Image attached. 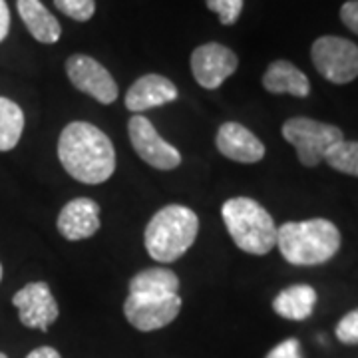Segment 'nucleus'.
I'll use <instances>...</instances> for the list:
<instances>
[{
	"instance_id": "f257e3e1",
	"label": "nucleus",
	"mask_w": 358,
	"mask_h": 358,
	"mask_svg": "<svg viewBox=\"0 0 358 358\" xmlns=\"http://www.w3.org/2000/svg\"><path fill=\"white\" fill-rule=\"evenodd\" d=\"M58 159L70 178L86 185H100L115 171L114 143L88 122H72L62 129Z\"/></svg>"
},
{
	"instance_id": "f03ea898",
	"label": "nucleus",
	"mask_w": 358,
	"mask_h": 358,
	"mask_svg": "<svg viewBox=\"0 0 358 358\" xmlns=\"http://www.w3.org/2000/svg\"><path fill=\"white\" fill-rule=\"evenodd\" d=\"M341 243V231L329 219L287 221L277 227V247L285 261L296 267H315L331 261Z\"/></svg>"
},
{
	"instance_id": "7ed1b4c3",
	"label": "nucleus",
	"mask_w": 358,
	"mask_h": 358,
	"mask_svg": "<svg viewBox=\"0 0 358 358\" xmlns=\"http://www.w3.org/2000/svg\"><path fill=\"white\" fill-rule=\"evenodd\" d=\"M199 217L185 205L162 207L143 231L145 251L159 263H173L183 257L197 239Z\"/></svg>"
},
{
	"instance_id": "20e7f679",
	"label": "nucleus",
	"mask_w": 358,
	"mask_h": 358,
	"mask_svg": "<svg viewBox=\"0 0 358 358\" xmlns=\"http://www.w3.org/2000/svg\"><path fill=\"white\" fill-rule=\"evenodd\" d=\"M221 217L233 243L249 255H267L277 245V225L263 205L251 197H231Z\"/></svg>"
},
{
	"instance_id": "39448f33",
	"label": "nucleus",
	"mask_w": 358,
	"mask_h": 358,
	"mask_svg": "<svg viewBox=\"0 0 358 358\" xmlns=\"http://www.w3.org/2000/svg\"><path fill=\"white\" fill-rule=\"evenodd\" d=\"M282 138L289 141L305 167H317L336 143L345 140L343 129L310 117H291L282 124Z\"/></svg>"
},
{
	"instance_id": "423d86ee",
	"label": "nucleus",
	"mask_w": 358,
	"mask_h": 358,
	"mask_svg": "<svg viewBox=\"0 0 358 358\" xmlns=\"http://www.w3.org/2000/svg\"><path fill=\"white\" fill-rule=\"evenodd\" d=\"M320 76L333 84H350L358 78V46L341 36H320L310 48Z\"/></svg>"
},
{
	"instance_id": "0eeeda50",
	"label": "nucleus",
	"mask_w": 358,
	"mask_h": 358,
	"mask_svg": "<svg viewBox=\"0 0 358 358\" xmlns=\"http://www.w3.org/2000/svg\"><path fill=\"white\" fill-rule=\"evenodd\" d=\"M181 310V296L164 294V296H148V294H128L124 303L126 320L141 333L159 331L178 319Z\"/></svg>"
},
{
	"instance_id": "6e6552de",
	"label": "nucleus",
	"mask_w": 358,
	"mask_h": 358,
	"mask_svg": "<svg viewBox=\"0 0 358 358\" xmlns=\"http://www.w3.org/2000/svg\"><path fill=\"white\" fill-rule=\"evenodd\" d=\"M128 136L136 154L140 155L148 166L162 169V171H171L181 164V154L157 134L154 124L145 115L136 114L129 117Z\"/></svg>"
},
{
	"instance_id": "1a4fd4ad",
	"label": "nucleus",
	"mask_w": 358,
	"mask_h": 358,
	"mask_svg": "<svg viewBox=\"0 0 358 358\" xmlns=\"http://www.w3.org/2000/svg\"><path fill=\"white\" fill-rule=\"evenodd\" d=\"M13 305L18 310V319L24 327L42 333H46L60 315L50 287L42 281L28 282L18 293H14Z\"/></svg>"
},
{
	"instance_id": "9d476101",
	"label": "nucleus",
	"mask_w": 358,
	"mask_h": 358,
	"mask_svg": "<svg viewBox=\"0 0 358 358\" xmlns=\"http://www.w3.org/2000/svg\"><path fill=\"white\" fill-rule=\"evenodd\" d=\"M66 74L80 92L100 103H112L117 98V86L112 74L98 60L86 54H74L66 60Z\"/></svg>"
},
{
	"instance_id": "9b49d317",
	"label": "nucleus",
	"mask_w": 358,
	"mask_h": 358,
	"mask_svg": "<svg viewBox=\"0 0 358 358\" xmlns=\"http://www.w3.org/2000/svg\"><path fill=\"white\" fill-rule=\"evenodd\" d=\"M237 66V54L217 42L201 44L192 54V74L205 90H217L227 78L235 74Z\"/></svg>"
},
{
	"instance_id": "f8f14e48",
	"label": "nucleus",
	"mask_w": 358,
	"mask_h": 358,
	"mask_svg": "<svg viewBox=\"0 0 358 358\" xmlns=\"http://www.w3.org/2000/svg\"><path fill=\"white\" fill-rule=\"evenodd\" d=\"M215 143L219 154L237 164H257L265 157V143L237 122H225L217 129Z\"/></svg>"
},
{
	"instance_id": "ddd939ff",
	"label": "nucleus",
	"mask_w": 358,
	"mask_h": 358,
	"mask_svg": "<svg viewBox=\"0 0 358 358\" xmlns=\"http://www.w3.org/2000/svg\"><path fill=\"white\" fill-rule=\"evenodd\" d=\"M58 231L68 241H82L100 229V205L90 197H76L62 207Z\"/></svg>"
},
{
	"instance_id": "4468645a",
	"label": "nucleus",
	"mask_w": 358,
	"mask_h": 358,
	"mask_svg": "<svg viewBox=\"0 0 358 358\" xmlns=\"http://www.w3.org/2000/svg\"><path fill=\"white\" fill-rule=\"evenodd\" d=\"M173 100H178V88L169 78L159 74H145L129 86L126 94V108L136 115Z\"/></svg>"
},
{
	"instance_id": "2eb2a0df",
	"label": "nucleus",
	"mask_w": 358,
	"mask_h": 358,
	"mask_svg": "<svg viewBox=\"0 0 358 358\" xmlns=\"http://www.w3.org/2000/svg\"><path fill=\"white\" fill-rule=\"evenodd\" d=\"M263 88L271 94H291L294 98H307L310 94V82L299 68L287 60L271 62L263 74Z\"/></svg>"
},
{
	"instance_id": "dca6fc26",
	"label": "nucleus",
	"mask_w": 358,
	"mask_h": 358,
	"mask_svg": "<svg viewBox=\"0 0 358 358\" xmlns=\"http://www.w3.org/2000/svg\"><path fill=\"white\" fill-rule=\"evenodd\" d=\"M16 6L32 38L42 44H56L60 40V34H62L60 22L52 16L50 10L40 0H18Z\"/></svg>"
},
{
	"instance_id": "f3484780",
	"label": "nucleus",
	"mask_w": 358,
	"mask_h": 358,
	"mask_svg": "<svg viewBox=\"0 0 358 358\" xmlns=\"http://www.w3.org/2000/svg\"><path fill=\"white\" fill-rule=\"evenodd\" d=\"M317 305V291L310 285H291L273 301V310L287 320H307Z\"/></svg>"
},
{
	"instance_id": "a211bd4d",
	"label": "nucleus",
	"mask_w": 358,
	"mask_h": 358,
	"mask_svg": "<svg viewBox=\"0 0 358 358\" xmlns=\"http://www.w3.org/2000/svg\"><path fill=\"white\" fill-rule=\"evenodd\" d=\"M179 277L166 267H152L140 271L129 281V294H148V296H164L178 294Z\"/></svg>"
},
{
	"instance_id": "6ab92c4d",
	"label": "nucleus",
	"mask_w": 358,
	"mask_h": 358,
	"mask_svg": "<svg viewBox=\"0 0 358 358\" xmlns=\"http://www.w3.org/2000/svg\"><path fill=\"white\" fill-rule=\"evenodd\" d=\"M24 131V112L10 98L0 96V152H10L18 145Z\"/></svg>"
},
{
	"instance_id": "aec40b11",
	"label": "nucleus",
	"mask_w": 358,
	"mask_h": 358,
	"mask_svg": "<svg viewBox=\"0 0 358 358\" xmlns=\"http://www.w3.org/2000/svg\"><path fill=\"white\" fill-rule=\"evenodd\" d=\"M324 162L341 173L358 178V141L343 140L336 143L327 154Z\"/></svg>"
},
{
	"instance_id": "412c9836",
	"label": "nucleus",
	"mask_w": 358,
	"mask_h": 358,
	"mask_svg": "<svg viewBox=\"0 0 358 358\" xmlns=\"http://www.w3.org/2000/svg\"><path fill=\"white\" fill-rule=\"evenodd\" d=\"M54 4L60 13L78 22H86L96 13L94 0H54Z\"/></svg>"
},
{
	"instance_id": "4be33fe9",
	"label": "nucleus",
	"mask_w": 358,
	"mask_h": 358,
	"mask_svg": "<svg viewBox=\"0 0 358 358\" xmlns=\"http://www.w3.org/2000/svg\"><path fill=\"white\" fill-rule=\"evenodd\" d=\"M205 4L209 10L217 14L223 26L235 24L243 10V0H205Z\"/></svg>"
},
{
	"instance_id": "5701e85b",
	"label": "nucleus",
	"mask_w": 358,
	"mask_h": 358,
	"mask_svg": "<svg viewBox=\"0 0 358 358\" xmlns=\"http://www.w3.org/2000/svg\"><path fill=\"white\" fill-rule=\"evenodd\" d=\"M336 338L343 345H358V308L346 313L336 324Z\"/></svg>"
},
{
	"instance_id": "b1692460",
	"label": "nucleus",
	"mask_w": 358,
	"mask_h": 358,
	"mask_svg": "<svg viewBox=\"0 0 358 358\" xmlns=\"http://www.w3.org/2000/svg\"><path fill=\"white\" fill-rule=\"evenodd\" d=\"M265 358H305V357H303V350H301V343H299L296 338H287V341H282L281 345H277L275 348H271Z\"/></svg>"
},
{
	"instance_id": "393cba45",
	"label": "nucleus",
	"mask_w": 358,
	"mask_h": 358,
	"mask_svg": "<svg viewBox=\"0 0 358 358\" xmlns=\"http://www.w3.org/2000/svg\"><path fill=\"white\" fill-rule=\"evenodd\" d=\"M341 20H343V24L348 30H352L358 36V0H348V2L343 4V8H341Z\"/></svg>"
},
{
	"instance_id": "a878e982",
	"label": "nucleus",
	"mask_w": 358,
	"mask_h": 358,
	"mask_svg": "<svg viewBox=\"0 0 358 358\" xmlns=\"http://www.w3.org/2000/svg\"><path fill=\"white\" fill-rule=\"evenodd\" d=\"M8 30H10V10L8 4L0 0V42H4V38L8 36Z\"/></svg>"
},
{
	"instance_id": "bb28decb",
	"label": "nucleus",
	"mask_w": 358,
	"mask_h": 358,
	"mask_svg": "<svg viewBox=\"0 0 358 358\" xmlns=\"http://www.w3.org/2000/svg\"><path fill=\"white\" fill-rule=\"evenodd\" d=\"M26 358H62V357H60V352H58L56 348H52V346H38V348H34L32 352H28V357Z\"/></svg>"
},
{
	"instance_id": "cd10ccee",
	"label": "nucleus",
	"mask_w": 358,
	"mask_h": 358,
	"mask_svg": "<svg viewBox=\"0 0 358 358\" xmlns=\"http://www.w3.org/2000/svg\"><path fill=\"white\" fill-rule=\"evenodd\" d=\"M0 358H8V357H6V355H4V352H0Z\"/></svg>"
},
{
	"instance_id": "c85d7f7f",
	"label": "nucleus",
	"mask_w": 358,
	"mask_h": 358,
	"mask_svg": "<svg viewBox=\"0 0 358 358\" xmlns=\"http://www.w3.org/2000/svg\"><path fill=\"white\" fill-rule=\"evenodd\" d=\"M0 281H2V265H0Z\"/></svg>"
}]
</instances>
